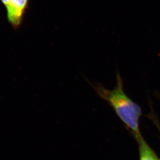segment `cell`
Segmentation results:
<instances>
[{
	"label": "cell",
	"mask_w": 160,
	"mask_h": 160,
	"mask_svg": "<svg viewBox=\"0 0 160 160\" xmlns=\"http://www.w3.org/2000/svg\"><path fill=\"white\" fill-rule=\"evenodd\" d=\"M147 116H148V118L149 119H150L154 123L155 125L157 128V129H158V131H159L160 132V123H159V122H158V120L157 116H155V114L154 113V112L152 110L151 112Z\"/></svg>",
	"instance_id": "3957f363"
},
{
	"label": "cell",
	"mask_w": 160,
	"mask_h": 160,
	"mask_svg": "<svg viewBox=\"0 0 160 160\" xmlns=\"http://www.w3.org/2000/svg\"><path fill=\"white\" fill-rule=\"evenodd\" d=\"M135 139L138 146L139 160H160L158 156L147 143L142 135Z\"/></svg>",
	"instance_id": "7a4b0ae2"
},
{
	"label": "cell",
	"mask_w": 160,
	"mask_h": 160,
	"mask_svg": "<svg viewBox=\"0 0 160 160\" xmlns=\"http://www.w3.org/2000/svg\"><path fill=\"white\" fill-rule=\"evenodd\" d=\"M92 87L97 95L113 109L134 139L142 135L139 129L142 109L126 94L123 88V80L119 72L116 74V83L113 89H107L100 83H96Z\"/></svg>",
	"instance_id": "6da1fadb"
},
{
	"label": "cell",
	"mask_w": 160,
	"mask_h": 160,
	"mask_svg": "<svg viewBox=\"0 0 160 160\" xmlns=\"http://www.w3.org/2000/svg\"><path fill=\"white\" fill-rule=\"evenodd\" d=\"M8 1V0H1V1L2 4L3 5H6V4L7 3Z\"/></svg>",
	"instance_id": "277c9868"
}]
</instances>
